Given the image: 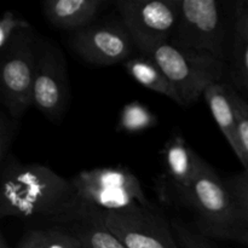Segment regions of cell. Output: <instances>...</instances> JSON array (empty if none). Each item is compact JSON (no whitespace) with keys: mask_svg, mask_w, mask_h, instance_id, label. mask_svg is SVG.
Listing matches in <instances>:
<instances>
[{"mask_svg":"<svg viewBox=\"0 0 248 248\" xmlns=\"http://www.w3.org/2000/svg\"><path fill=\"white\" fill-rule=\"evenodd\" d=\"M232 91V85L220 81L210 85L205 90L202 97L207 103L220 132L223 133L239 159L240 147L239 135H237V118Z\"/></svg>","mask_w":248,"mask_h":248,"instance_id":"obj_13","label":"cell"},{"mask_svg":"<svg viewBox=\"0 0 248 248\" xmlns=\"http://www.w3.org/2000/svg\"><path fill=\"white\" fill-rule=\"evenodd\" d=\"M17 248H81L75 237L58 228L31 230Z\"/></svg>","mask_w":248,"mask_h":248,"instance_id":"obj_17","label":"cell"},{"mask_svg":"<svg viewBox=\"0 0 248 248\" xmlns=\"http://www.w3.org/2000/svg\"><path fill=\"white\" fill-rule=\"evenodd\" d=\"M73 51L85 62L93 65L125 63L132 57L135 47L123 22L93 23L78 31L70 39Z\"/></svg>","mask_w":248,"mask_h":248,"instance_id":"obj_10","label":"cell"},{"mask_svg":"<svg viewBox=\"0 0 248 248\" xmlns=\"http://www.w3.org/2000/svg\"><path fill=\"white\" fill-rule=\"evenodd\" d=\"M78 240L81 248H126L107 228L99 212L89 211L81 220L68 225V230Z\"/></svg>","mask_w":248,"mask_h":248,"instance_id":"obj_16","label":"cell"},{"mask_svg":"<svg viewBox=\"0 0 248 248\" xmlns=\"http://www.w3.org/2000/svg\"><path fill=\"white\" fill-rule=\"evenodd\" d=\"M121 22L140 55L171 40L179 16V0H118Z\"/></svg>","mask_w":248,"mask_h":248,"instance_id":"obj_7","label":"cell"},{"mask_svg":"<svg viewBox=\"0 0 248 248\" xmlns=\"http://www.w3.org/2000/svg\"><path fill=\"white\" fill-rule=\"evenodd\" d=\"M229 18L217 0H179V16L170 43L199 55L227 61Z\"/></svg>","mask_w":248,"mask_h":248,"instance_id":"obj_3","label":"cell"},{"mask_svg":"<svg viewBox=\"0 0 248 248\" xmlns=\"http://www.w3.org/2000/svg\"><path fill=\"white\" fill-rule=\"evenodd\" d=\"M165 177L181 198L189 189L205 160L181 135H172L161 150Z\"/></svg>","mask_w":248,"mask_h":248,"instance_id":"obj_11","label":"cell"},{"mask_svg":"<svg viewBox=\"0 0 248 248\" xmlns=\"http://www.w3.org/2000/svg\"><path fill=\"white\" fill-rule=\"evenodd\" d=\"M29 29H33V27L26 18L16 16L12 11H5L0 19V50H2L18 31Z\"/></svg>","mask_w":248,"mask_h":248,"instance_id":"obj_20","label":"cell"},{"mask_svg":"<svg viewBox=\"0 0 248 248\" xmlns=\"http://www.w3.org/2000/svg\"><path fill=\"white\" fill-rule=\"evenodd\" d=\"M99 213L107 228L126 248H181L171 222L154 206L135 205L121 211Z\"/></svg>","mask_w":248,"mask_h":248,"instance_id":"obj_8","label":"cell"},{"mask_svg":"<svg viewBox=\"0 0 248 248\" xmlns=\"http://www.w3.org/2000/svg\"><path fill=\"white\" fill-rule=\"evenodd\" d=\"M232 79L235 87L248 91V0L235 2L232 12Z\"/></svg>","mask_w":248,"mask_h":248,"instance_id":"obj_14","label":"cell"},{"mask_svg":"<svg viewBox=\"0 0 248 248\" xmlns=\"http://www.w3.org/2000/svg\"><path fill=\"white\" fill-rule=\"evenodd\" d=\"M241 218H240L239 229H237L236 241L241 242L248 246V212H240Z\"/></svg>","mask_w":248,"mask_h":248,"instance_id":"obj_24","label":"cell"},{"mask_svg":"<svg viewBox=\"0 0 248 248\" xmlns=\"http://www.w3.org/2000/svg\"><path fill=\"white\" fill-rule=\"evenodd\" d=\"M39 38L34 29L21 31L0 50L1 102L11 118L19 120L33 107V86Z\"/></svg>","mask_w":248,"mask_h":248,"instance_id":"obj_6","label":"cell"},{"mask_svg":"<svg viewBox=\"0 0 248 248\" xmlns=\"http://www.w3.org/2000/svg\"><path fill=\"white\" fill-rule=\"evenodd\" d=\"M240 212H248V170L230 177L225 181Z\"/></svg>","mask_w":248,"mask_h":248,"instance_id":"obj_23","label":"cell"},{"mask_svg":"<svg viewBox=\"0 0 248 248\" xmlns=\"http://www.w3.org/2000/svg\"><path fill=\"white\" fill-rule=\"evenodd\" d=\"M144 56L159 65L176 89L184 107L198 102L205 90L222 81L225 74V62L183 50L170 41L153 46Z\"/></svg>","mask_w":248,"mask_h":248,"instance_id":"obj_5","label":"cell"},{"mask_svg":"<svg viewBox=\"0 0 248 248\" xmlns=\"http://www.w3.org/2000/svg\"><path fill=\"white\" fill-rule=\"evenodd\" d=\"M70 98L69 80L64 56L55 43L39 40L38 60L33 86V107L48 120L63 118Z\"/></svg>","mask_w":248,"mask_h":248,"instance_id":"obj_9","label":"cell"},{"mask_svg":"<svg viewBox=\"0 0 248 248\" xmlns=\"http://www.w3.org/2000/svg\"><path fill=\"white\" fill-rule=\"evenodd\" d=\"M124 68L132 77V79L142 85L143 87L162 94V96L176 102L181 107H184L173 85L170 82L164 72L160 69L159 65L152 58L144 55L131 57L130 60L124 63Z\"/></svg>","mask_w":248,"mask_h":248,"instance_id":"obj_15","label":"cell"},{"mask_svg":"<svg viewBox=\"0 0 248 248\" xmlns=\"http://www.w3.org/2000/svg\"><path fill=\"white\" fill-rule=\"evenodd\" d=\"M18 121L9 114L0 111V164H4L10 156V149L16 137Z\"/></svg>","mask_w":248,"mask_h":248,"instance_id":"obj_22","label":"cell"},{"mask_svg":"<svg viewBox=\"0 0 248 248\" xmlns=\"http://www.w3.org/2000/svg\"><path fill=\"white\" fill-rule=\"evenodd\" d=\"M104 5L103 0H46L43 11L56 28L75 33L93 24Z\"/></svg>","mask_w":248,"mask_h":248,"instance_id":"obj_12","label":"cell"},{"mask_svg":"<svg viewBox=\"0 0 248 248\" xmlns=\"http://www.w3.org/2000/svg\"><path fill=\"white\" fill-rule=\"evenodd\" d=\"M72 179L41 164H23L10 155L1 164L0 217L64 225L84 219Z\"/></svg>","mask_w":248,"mask_h":248,"instance_id":"obj_1","label":"cell"},{"mask_svg":"<svg viewBox=\"0 0 248 248\" xmlns=\"http://www.w3.org/2000/svg\"><path fill=\"white\" fill-rule=\"evenodd\" d=\"M171 227L177 244L181 248H215L207 241L206 236L190 230L181 220H171Z\"/></svg>","mask_w":248,"mask_h":248,"instance_id":"obj_21","label":"cell"},{"mask_svg":"<svg viewBox=\"0 0 248 248\" xmlns=\"http://www.w3.org/2000/svg\"><path fill=\"white\" fill-rule=\"evenodd\" d=\"M72 183L87 213L114 212L135 205L153 206L137 176L125 166L84 170L73 177Z\"/></svg>","mask_w":248,"mask_h":248,"instance_id":"obj_4","label":"cell"},{"mask_svg":"<svg viewBox=\"0 0 248 248\" xmlns=\"http://www.w3.org/2000/svg\"><path fill=\"white\" fill-rule=\"evenodd\" d=\"M157 124L156 115L138 101L130 102L121 109L118 123V131L126 133H137L149 130Z\"/></svg>","mask_w":248,"mask_h":248,"instance_id":"obj_18","label":"cell"},{"mask_svg":"<svg viewBox=\"0 0 248 248\" xmlns=\"http://www.w3.org/2000/svg\"><path fill=\"white\" fill-rule=\"evenodd\" d=\"M179 199L195 212L200 234L236 240L241 213L225 182L210 164L203 161L195 181Z\"/></svg>","mask_w":248,"mask_h":248,"instance_id":"obj_2","label":"cell"},{"mask_svg":"<svg viewBox=\"0 0 248 248\" xmlns=\"http://www.w3.org/2000/svg\"><path fill=\"white\" fill-rule=\"evenodd\" d=\"M232 94L237 118V135H239L240 147L239 160L244 166V170H248V101L237 92L235 87H232Z\"/></svg>","mask_w":248,"mask_h":248,"instance_id":"obj_19","label":"cell"}]
</instances>
